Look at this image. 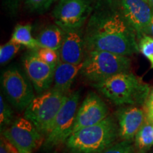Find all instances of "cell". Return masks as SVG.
I'll return each mask as SVG.
<instances>
[{
  "label": "cell",
  "instance_id": "cell-1",
  "mask_svg": "<svg viewBox=\"0 0 153 153\" xmlns=\"http://www.w3.org/2000/svg\"><path fill=\"white\" fill-rule=\"evenodd\" d=\"M87 53L104 51L126 56L139 52L135 30L122 10L108 7L96 11L85 33Z\"/></svg>",
  "mask_w": 153,
  "mask_h": 153
},
{
  "label": "cell",
  "instance_id": "cell-2",
  "mask_svg": "<svg viewBox=\"0 0 153 153\" xmlns=\"http://www.w3.org/2000/svg\"><path fill=\"white\" fill-rule=\"evenodd\" d=\"M94 87L118 106L143 105L150 91L148 84L130 72L111 76L104 81L94 84Z\"/></svg>",
  "mask_w": 153,
  "mask_h": 153
},
{
  "label": "cell",
  "instance_id": "cell-3",
  "mask_svg": "<svg viewBox=\"0 0 153 153\" xmlns=\"http://www.w3.org/2000/svg\"><path fill=\"white\" fill-rule=\"evenodd\" d=\"M118 135V126L111 116L94 125L72 133L66 140L72 153H99L111 145Z\"/></svg>",
  "mask_w": 153,
  "mask_h": 153
},
{
  "label": "cell",
  "instance_id": "cell-4",
  "mask_svg": "<svg viewBox=\"0 0 153 153\" xmlns=\"http://www.w3.org/2000/svg\"><path fill=\"white\" fill-rule=\"evenodd\" d=\"M131 65V60L126 55L104 51H91L87 53L79 74L96 84L117 74L130 72Z\"/></svg>",
  "mask_w": 153,
  "mask_h": 153
},
{
  "label": "cell",
  "instance_id": "cell-5",
  "mask_svg": "<svg viewBox=\"0 0 153 153\" xmlns=\"http://www.w3.org/2000/svg\"><path fill=\"white\" fill-rule=\"evenodd\" d=\"M68 94L55 88L35 97L25 109L24 117L31 121L42 135H47Z\"/></svg>",
  "mask_w": 153,
  "mask_h": 153
},
{
  "label": "cell",
  "instance_id": "cell-6",
  "mask_svg": "<svg viewBox=\"0 0 153 153\" xmlns=\"http://www.w3.org/2000/svg\"><path fill=\"white\" fill-rule=\"evenodd\" d=\"M1 85L6 98L19 111L26 109L35 98L34 87L29 78L25 72L16 66L11 67L3 72Z\"/></svg>",
  "mask_w": 153,
  "mask_h": 153
},
{
  "label": "cell",
  "instance_id": "cell-7",
  "mask_svg": "<svg viewBox=\"0 0 153 153\" xmlns=\"http://www.w3.org/2000/svg\"><path fill=\"white\" fill-rule=\"evenodd\" d=\"M79 92L68 94V99L57 114L44 142L45 149H52L65 142L72 133L77 112Z\"/></svg>",
  "mask_w": 153,
  "mask_h": 153
},
{
  "label": "cell",
  "instance_id": "cell-8",
  "mask_svg": "<svg viewBox=\"0 0 153 153\" xmlns=\"http://www.w3.org/2000/svg\"><path fill=\"white\" fill-rule=\"evenodd\" d=\"M4 138L19 153H32L42 143V134L34 124L25 117L19 118L3 131Z\"/></svg>",
  "mask_w": 153,
  "mask_h": 153
},
{
  "label": "cell",
  "instance_id": "cell-9",
  "mask_svg": "<svg viewBox=\"0 0 153 153\" xmlns=\"http://www.w3.org/2000/svg\"><path fill=\"white\" fill-rule=\"evenodd\" d=\"M92 9L91 0H59L53 16L63 29L82 28Z\"/></svg>",
  "mask_w": 153,
  "mask_h": 153
},
{
  "label": "cell",
  "instance_id": "cell-10",
  "mask_svg": "<svg viewBox=\"0 0 153 153\" xmlns=\"http://www.w3.org/2000/svg\"><path fill=\"white\" fill-rule=\"evenodd\" d=\"M23 66L38 94L48 90L54 78V67L40 59L32 50L23 58Z\"/></svg>",
  "mask_w": 153,
  "mask_h": 153
},
{
  "label": "cell",
  "instance_id": "cell-11",
  "mask_svg": "<svg viewBox=\"0 0 153 153\" xmlns=\"http://www.w3.org/2000/svg\"><path fill=\"white\" fill-rule=\"evenodd\" d=\"M108 114V107L104 101L96 93H89L77 109L72 133L102 121Z\"/></svg>",
  "mask_w": 153,
  "mask_h": 153
},
{
  "label": "cell",
  "instance_id": "cell-12",
  "mask_svg": "<svg viewBox=\"0 0 153 153\" xmlns=\"http://www.w3.org/2000/svg\"><path fill=\"white\" fill-rule=\"evenodd\" d=\"M123 14L135 30L137 40L148 35V27L153 11L147 0H121Z\"/></svg>",
  "mask_w": 153,
  "mask_h": 153
},
{
  "label": "cell",
  "instance_id": "cell-13",
  "mask_svg": "<svg viewBox=\"0 0 153 153\" xmlns=\"http://www.w3.org/2000/svg\"><path fill=\"white\" fill-rule=\"evenodd\" d=\"M60 61L79 65L83 62L87 55L85 34L81 28L65 30V36L60 50Z\"/></svg>",
  "mask_w": 153,
  "mask_h": 153
},
{
  "label": "cell",
  "instance_id": "cell-14",
  "mask_svg": "<svg viewBox=\"0 0 153 153\" xmlns=\"http://www.w3.org/2000/svg\"><path fill=\"white\" fill-rule=\"evenodd\" d=\"M118 135L123 140L131 141L145 123V113L137 106H128L118 113Z\"/></svg>",
  "mask_w": 153,
  "mask_h": 153
},
{
  "label": "cell",
  "instance_id": "cell-15",
  "mask_svg": "<svg viewBox=\"0 0 153 153\" xmlns=\"http://www.w3.org/2000/svg\"><path fill=\"white\" fill-rule=\"evenodd\" d=\"M82 65L83 62L74 65L60 61L55 68L53 88L62 93H68L77 74L80 73Z\"/></svg>",
  "mask_w": 153,
  "mask_h": 153
},
{
  "label": "cell",
  "instance_id": "cell-16",
  "mask_svg": "<svg viewBox=\"0 0 153 153\" xmlns=\"http://www.w3.org/2000/svg\"><path fill=\"white\" fill-rule=\"evenodd\" d=\"M65 36V30L57 24L51 25L42 30L36 39L39 47L48 48L59 51Z\"/></svg>",
  "mask_w": 153,
  "mask_h": 153
},
{
  "label": "cell",
  "instance_id": "cell-17",
  "mask_svg": "<svg viewBox=\"0 0 153 153\" xmlns=\"http://www.w3.org/2000/svg\"><path fill=\"white\" fill-rule=\"evenodd\" d=\"M32 26L30 24L16 25L11 36V41L33 50L39 47L37 39L34 38L31 34Z\"/></svg>",
  "mask_w": 153,
  "mask_h": 153
},
{
  "label": "cell",
  "instance_id": "cell-18",
  "mask_svg": "<svg viewBox=\"0 0 153 153\" xmlns=\"http://www.w3.org/2000/svg\"><path fill=\"white\" fill-rule=\"evenodd\" d=\"M135 146L140 152L144 153L153 145V123L145 121L135 136Z\"/></svg>",
  "mask_w": 153,
  "mask_h": 153
},
{
  "label": "cell",
  "instance_id": "cell-19",
  "mask_svg": "<svg viewBox=\"0 0 153 153\" xmlns=\"http://www.w3.org/2000/svg\"><path fill=\"white\" fill-rule=\"evenodd\" d=\"M32 51L40 59L54 68L60 61V53L58 51L44 47H38Z\"/></svg>",
  "mask_w": 153,
  "mask_h": 153
},
{
  "label": "cell",
  "instance_id": "cell-20",
  "mask_svg": "<svg viewBox=\"0 0 153 153\" xmlns=\"http://www.w3.org/2000/svg\"><path fill=\"white\" fill-rule=\"evenodd\" d=\"M22 45L10 40L0 47V63L4 65L14 57Z\"/></svg>",
  "mask_w": 153,
  "mask_h": 153
},
{
  "label": "cell",
  "instance_id": "cell-21",
  "mask_svg": "<svg viewBox=\"0 0 153 153\" xmlns=\"http://www.w3.org/2000/svg\"><path fill=\"white\" fill-rule=\"evenodd\" d=\"M139 51L150 61L151 68H153V37L145 35L138 40Z\"/></svg>",
  "mask_w": 153,
  "mask_h": 153
},
{
  "label": "cell",
  "instance_id": "cell-22",
  "mask_svg": "<svg viewBox=\"0 0 153 153\" xmlns=\"http://www.w3.org/2000/svg\"><path fill=\"white\" fill-rule=\"evenodd\" d=\"M12 118V110L7 104L2 95H1L0 97V126H1V132H2V130L4 131L5 128L11 123Z\"/></svg>",
  "mask_w": 153,
  "mask_h": 153
},
{
  "label": "cell",
  "instance_id": "cell-23",
  "mask_svg": "<svg viewBox=\"0 0 153 153\" xmlns=\"http://www.w3.org/2000/svg\"><path fill=\"white\" fill-rule=\"evenodd\" d=\"M55 0H25V4L31 11L43 13L47 11Z\"/></svg>",
  "mask_w": 153,
  "mask_h": 153
},
{
  "label": "cell",
  "instance_id": "cell-24",
  "mask_svg": "<svg viewBox=\"0 0 153 153\" xmlns=\"http://www.w3.org/2000/svg\"><path fill=\"white\" fill-rule=\"evenodd\" d=\"M99 153H133V148L131 141L123 140L122 142L112 144Z\"/></svg>",
  "mask_w": 153,
  "mask_h": 153
},
{
  "label": "cell",
  "instance_id": "cell-25",
  "mask_svg": "<svg viewBox=\"0 0 153 153\" xmlns=\"http://www.w3.org/2000/svg\"><path fill=\"white\" fill-rule=\"evenodd\" d=\"M22 0H1L4 10L11 16H15L18 12Z\"/></svg>",
  "mask_w": 153,
  "mask_h": 153
},
{
  "label": "cell",
  "instance_id": "cell-26",
  "mask_svg": "<svg viewBox=\"0 0 153 153\" xmlns=\"http://www.w3.org/2000/svg\"><path fill=\"white\" fill-rule=\"evenodd\" d=\"M145 109L147 120L153 123V89L150 90L145 101Z\"/></svg>",
  "mask_w": 153,
  "mask_h": 153
},
{
  "label": "cell",
  "instance_id": "cell-27",
  "mask_svg": "<svg viewBox=\"0 0 153 153\" xmlns=\"http://www.w3.org/2000/svg\"><path fill=\"white\" fill-rule=\"evenodd\" d=\"M0 153H11L8 148L6 145L3 138L1 140V145H0Z\"/></svg>",
  "mask_w": 153,
  "mask_h": 153
},
{
  "label": "cell",
  "instance_id": "cell-28",
  "mask_svg": "<svg viewBox=\"0 0 153 153\" xmlns=\"http://www.w3.org/2000/svg\"><path fill=\"white\" fill-rule=\"evenodd\" d=\"M148 35H149V36H152V37H153V13H152V17H151L150 24H149Z\"/></svg>",
  "mask_w": 153,
  "mask_h": 153
},
{
  "label": "cell",
  "instance_id": "cell-29",
  "mask_svg": "<svg viewBox=\"0 0 153 153\" xmlns=\"http://www.w3.org/2000/svg\"><path fill=\"white\" fill-rule=\"evenodd\" d=\"M147 1H148V4H150V7H151V8H152V11H153V0H147Z\"/></svg>",
  "mask_w": 153,
  "mask_h": 153
}]
</instances>
